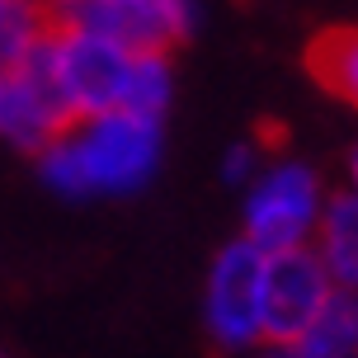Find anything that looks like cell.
<instances>
[{
	"label": "cell",
	"mask_w": 358,
	"mask_h": 358,
	"mask_svg": "<svg viewBox=\"0 0 358 358\" xmlns=\"http://www.w3.org/2000/svg\"><path fill=\"white\" fill-rule=\"evenodd\" d=\"M161 161H165V123L127 113V108L71 118L34 156L43 189H52L66 203L142 194L161 175Z\"/></svg>",
	"instance_id": "6da1fadb"
},
{
	"label": "cell",
	"mask_w": 358,
	"mask_h": 358,
	"mask_svg": "<svg viewBox=\"0 0 358 358\" xmlns=\"http://www.w3.org/2000/svg\"><path fill=\"white\" fill-rule=\"evenodd\" d=\"M330 179L321 165L292 151H268L259 175L241 189V236L259 250H302L316 241V227L330 203Z\"/></svg>",
	"instance_id": "7a4b0ae2"
},
{
	"label": "cell",
	"mask_w": 358,
	"mask_h": 358,
	"mask_svg": "<svg viewBox=\"0 0 358 358\" xmlns=\"http://www.w3.org/2000/svg\"><path fill=\"white\" fill-rule=\"evenodd\" d=\"M264 273L268 250H259L245 236L217 245L203 273V330L227 358H241L255 344H264Z\"/></svg>",
	"instance_id": "3957f363"
},
{
	"label": "cell",
	"mask_w": 358,
	"mask_h": 358,
	"mask_svg": "<svg viewBox=\"0 0 358 358\" xmlns=\"http://www.w3.org/2000/svg\"><path fill=\"white\" fill-rule=\"evenodd\" d=\"M198 0H71L57 24L90 29L132 52H175L198 29Z\"/></svg>",
	"instance_id": "277c9868"
},
{
	"label": "cell",
	"mask_w": 358,
	"mask_h": 358,
	"mask_svg": "<svg viewBox=\"0 0 358 358\" xmlns=\"http://www.w3.org/2000/svg\"><path fill=\"white\" fill-rule=\"evenodd\" d=\"M52 66H57V85L66 94L71 118L123 108L127 71H132V48L90 34V29L57 24L52 29Z\"/></svg>",
	"instance_id": "5b68a950"
},
{
	"label": "cell",
	"mask_w": 358,
	"mask_h": 358,
	"mask_svg": "<svg viewBox=\"0 0 358 358\" xmlns=\"http://www.w3.org/2000/svg\"><path fill=\"white\" fill-rule=\"evenodd\" d=\"M66 123H71V108H66L62 85H57L52 38H48L38 52H29L19 66H10L5 113H0V142L24 151V156H38Z\"/></svg>",
	"instance_id": "8992f818"
},
{
	"label": "cell",
	"mask_w": 358,
	"mask_h": 358,
	"mask_svg": "<svg viewBox=\"0 0 358 358\" xmlns=\"http://www.w3.org/2000/svg\"><path fill=\"white\" fill-rule=\"evenodd\" d=\"M330 292H335V283H330V273H325V264L316 259L311 245L268 255V273H264V340L297 344L302 330L316 321L321 306L330 302Z\"/></svg>",
	"instance_id": "52a82bcc"
},
{
	"label": "cell",
	"mask_w": 358,
	"mask_h": 358,
	"mask_svg": "<svg viewBox=\"0 0 358 358\" xmlns=\"http://www.w3.org/2000/svg\"><path fill=\"white\" fill-rule=\"evenodd\" d=\"M311 250L325 264L330 283L344 292H358V194H349V189L330 194Z\"/></svg>",
	"instance_id": "ba28073f"
},
{
	"label": "cell",
	"mask_w": 358,
	"mask_h": 358,
	"mask_svg": "<svg viewBox=\"0 0 358 358\" xmlns=\"http://www.w3.org/2000/svg\"><path fill=\"white\" fill-rule=\"evenodd\" d=\"M306 66L330 99L358 108V24H335L316 34L306 48Z\"/></svg>",
	"instance_id": "9c48e42d"
},
{
	"label": "cell",
	"mask_w": 358,
	"mask_h": 358,
	"mask_svg": "<svg viewBox=\"0 0 358 358\" xmlns=\"http://www.w3.org/2000/svg\"><path fill=\"white\" fill-rule=\"evenodd\" d=\"M297 349L306 358H358V292L335 287L321 316L302 330Z\"/></svg>",
	"instance_id": "30bf717a"
},
{
	"label": "cell",
	"mask_w": 358,
	"mask_h": 358,
	"mask_svg": "<svg viewBox=\"0 0 358 358\" xmlns=\"http://www.w3.org/2000/svg\"><path fill=\"white\" fill-rule=\"evenodd\" d=\"M175 52H132V71H127V94L123 108L127 113H142V118H156L165 123V113L175 104Z\"/></svg>",
	"instance_id": "8fae6325"
},
{
	"label": "cell",
	"mask_w": 358,
	"mask_h": 358,
	"mask_svg": "<svg viewBox=\"0 0 358 358\" xmlns=\"http://www.w3.org/2000/svg\"><path fill=\"white\" fill-rule=\"evenodd\" d=\"M57 29V10L48 0H0V66H19L38 52Z\"/></svg>",
	"instance_id": "7c38bea8"
},
{
	"label": "cell",
	"mask_w": 358,
	"mask_h": 358,
	"mask_svg": "<svg viewBox=\"0 0 358 358\" xmlns=\"http://www.w3.org/2000/svg\"><path fill=\"white\" fill-rule=\"evenodd\" d=\"M264 156H268V151L259 142H250V137L231 142L227 151H222V184H227V189H245V184L259 175Z\"/></svg>",
	"instance_id": "4fadbf2b"
},
{
	"label": "cell",
	"mask_w": 358,
	"mask_h": 358,
	"mask_svg": "<svg viewBox=\"0 0 358 358\" xmlns=\"http://www.w3.org/2000/svg\"><path fill=\"white\" fill-rule=\"evenodd\" d=\"M241 358H306L297 344H283V340H264V344H255L250 354H241Z\"/></svg>",
	"instance_id": "5bb4252c"
},
{
	"label": "cell",
	"mask_w": 358,
	"mask_h": 358,
	"mask_svg": "<svg viewBox=\"0 0 358 358\" xmlns=\"http://www.w3.org/2000/svg\"><path fill=\"white\" fill-rule=\"evenodd\" d=\"M344 189L358 194V142L349 146V156H344Z\"/></svg>",
	"instance_id": "9a60e30c"
},
{
	"label": "cell",
	"mask_w": 358,
	"mask_h": 358,
	"mask_svg": "<svg viewBox=\"0 0 358 358\" xmlns=\"http://www.w3.org/2000/svg\"><path fill=\"white\" fill-rule=\"evenodd\" d=\"M5 90H10V66H0V113H5Z\"/></svg>",
	"instance_id": "2e32d148"
},
{
	"label": "cell",
	"mask_w": 358,
	"mask_h": 358,
	"mask_svg": "<svg viewBox=\"0 0 358 358\" xmlns=\"http://www.w3.org/2000/svg\"><path fill=\"white\" fill-rule=\"evenodd\" d=\"M48 5H52V10H66V5H71V0H48Z\"/></svg>",
	"instance_id": "e0dca14e"
},
{
	"label": "cell",
	"mask_w": 358,
	"mask_h": 358,
	"mask_svg": "<svg viewBox=\"0 0 358 358\" xmlns=\"http://www.w3.org/2000/svg\"><path fill=\"white\" fill-rule=\"evenodd\" d=\"M0 358H5V354H0Z\"/></svg>",
	"instance_id": "ac0fdd59"
}]
</instances>
